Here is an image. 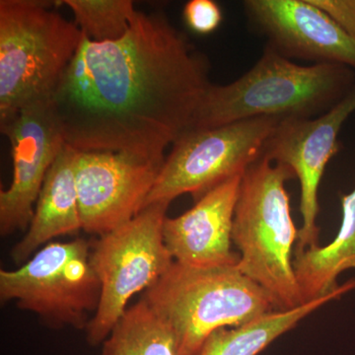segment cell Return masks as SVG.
Segmentation results:
<instances>
[{"label":"cell","instance_id":"cell-13","mask_svg":"<svg viewBox=\"0 0 355 355\" xmlns=\"http://www.w3.org/2000/svg\"><path fill=\"white\" fill-rule=\"evenodd\" d=\"M242 177L212 189L182 216L166 217L163 237L173 259L190 268L237 266L232 250L233 221Z\"/></svg>","mask_w":355,"mask_h":355},{"label":"cell","instance_id":"cell-2","mask_svg":"<svg viewBox=\"0 0 355 355\" xmlns=\"http://www.w3.org/2000/svg\"><path fill=\"white\" fill-rule=\"evenodd\" d=\"M354 83L350 67L297 64L268 44L259 62L234 83L210 84L187 130L261 116L282 120L317 118L342 101Z\"/></svg>","mask_w":355,"mask_h":355},{"label":"cell","instance_id":"cell-3","mask_svg":"<svg viewBox=\"0 0 355 355\" xmlns=\"http://www.w3.org/2000/svg\"><path fill=\"white\" fill-rule=\"evenodd\" d=\"M295 174L286 165L261 157L243 175L233 221L237 266L268 292L277 311L304 304L292 251L299 238L286 183Z\"/></svg>","mask_w":355,"mask_h":355},{"label":"cell","instance_id":"cell-19","mask_svg":"<svg viewBox=\"0 0 355 355\" xmlns=\"http://www.w3.org/2000/svg\"><path fill=\"white\" fill-rule=\"evenodd\" d=\"M184 18L193 32L207 35L220 25L222 11L212 0H191L184 6Z\"/></svg>","mask_w":355,"mask_h":355},{"label":"cell","instance_id":"cell-18","mask_svg":"<svg viewBox=\"0 0 355 355\" xmlns=\"http://www.w3.org/2000/svg\"><path fill=\"white\" fill-rule=\"evenodd\" d=\"M86 39L97 43L118 41L127 34L135 16L130 0H64Z\"/></svg>","mask_w":355,"mask_h":355},{"label":"cell","instance_id":"cell-7","mask_svg":"<svg viewBox=\"0 0 355 355\" xmlns=\"http://www.w3.org/2000/svg\"><path fill=\"white\" fill-rule=\"evenodd\" d=\"M83 238L49 243L14 270H0V299L15 301L53 328L85 330L101 299V284Z\"/></svg>","mask_w":355,"mask_h":355},{"label":"cell","instance_id":"cell-12","mask_svg":"<svg viewBox=\"0 0 355 355\" xmlns=\"http://www.w3.org/2000/svg\"><path fill=\"white\" fill-rule=\"evenodd\" d=\"M250 20L286 58L355 69V41L311 0H248Z\"/></svg>","mask_w":355,"mask_h":355},{"label":"cell","instance_id":"cell-10","mask_svg":"<svg viewBox=\"0 0 355 355\" xmlns=\"http://www.w3.org/2000/svg\"><path fill=\"white\" fill-rule=\"evenodd\" d=\"M0 130L10 142L13 159L12 182L0 191V234L6 237L29 228L46 173L67 142L51 99L0 121Z\"/></svg>","mask_w":355,"mask_h":355},{"label":"cell","instance_id":"cell-1","mask_svg":"<svg viewBox=\"0 0 355 355\" xmlns=\"http://www.w3.org/2000/svg\"><path fill=\"white\" fill-rule=\"evenodd\" d=\"M209 70L163 12L137 11L118 41L84 37L51 97L65 142L165 160L211 84Z\"/></svg>","mask_w":355,"mask_h":355},{"label":"cell","instance_id":"cell-14","mask_svg":"<svg viewBox=\"0 0 355 355\" xmlns=\"http://www.w3.org/2000/svg\"><path fill=\"white\" fill-rule=\"evenodd\" d=\"M77 157L78 149L65 144L46 173L29 228L11 251L16 263H26L51 240L83 230L76 187Z\"/></svg>","mask_w":355,"mask_h":355},{"label":"cell","instance_id":"cell-11","mask_svg":"<svg viewBox=\"0 0 355 355\" xmlns=\"http://www.w3.org/2000/svg\"><path fill=\"white\" fill-rule=\"evenodd\" d=\"M355 111V86L333 109L304 120H282L263 146L261 157L286 165L300 182L302 226L295 252L318 246V190L329 161L338 153L342 125Z\"/></svg>","mask_w":355,"mask_h":355},{"label":"cell","instance_id":"cell-17","mask_svg":"<svg viewBox=\"0 0 355 355\" xmlns=\"http://www.w3.org/2000/svg\"><path fill=\"white\" fill-rule=\"evenodd\" d=\"M102 345L101 355H183L172 327L144 298L125 311Z\"/></svg>","mask_w":355,"mask_h":355},{"label":"cell","instance_id":"cell-16","mask_svg":"<svg viewBox=\"0 0 355 355\" xmlns=\"http://www.w3.org/2000/svg\"><path fill=\"white\" fill-rule=\"evenodd\" d=\"M354 288L355 279H352L330 295L310 301L294 309L273 311L243 326L218 329L205 340L198 355L260 354L277 338L297 326L301 320Z\"/></svg>","mask_w":355,"mask_h":355},{"label":"cell","instance_id":"cell-9","mask_svg":"<svg viewBox=\"0 0 355 355\" xmlns=\"http://www.w3.org/2000/svg\"><path fill=\"white\" fill-rule=\"evenodd\" d=\"M164 161L78 150L76 187L83 230L102 236L132 220L146 207Z\"/></svg>","mask_w":355,"mask_h":355},{"label":"cell","instance_id":"cell-5","mask_svg":"<svg viewBox=\"0 0 355 355\" xmlns=\"http://www.w3.org/2000/svg\"><path fill=\"white\" fill-rule=\"evenodd\" d=\"M142 298L172 327L183 355H198L218 329L277 311L268 292L237 266L197 268L174 261Z\"/></svg>","mask_w":355,"mask_h":355},{"label":"cell","instance_id":"cell-20","mask_svg":"<svg viewBox=\"0 0 355 355\" xmlns=\"http://www.w3.org/2000/svg\"><path fill=\"white\" fill-rule=\"evenodd\" d=\"M355 41V0H311Z\"/></svg>","mask_w":355,"mask_h":355},{"label":"cell","instance_id":"cell-6","mask_svg":"<svg viewBox=\"0 0 355 355\" xmlns=\"http://www.w3.org/2000/svg\"><path fill=\"white\" fill-rule=\"evenodd\" d=\"M168 207L166 203L148 205L132 220L90 243L91 265L101 284L99 307L86 329L92 347L106 340L128 301L153 286L174 263L163 237Z\"/></svg>","mask_w":355,"mask_h":355},{"label":"cell","instance_id":"cell-4","mask_svg":"<svg viewBox=\"0 0 355 355\" xmlns=\"http://www.w3.org/2000/svg\"><path fill=\"white\" fill-rule=\"evenodd\" d=\"M53 2L0 1V121L50 100L83 41Z\"/></svg>","mask_w":355,"mask_h":355},{"label":"cell","instance_id":"cell-15","mask_svg":"<svg viewBox=\"0 0 355 355\" xmlns=\"http://www.w3.org/2000/svg\"><path fill=\"white\" fill-rule=\"evenodd\" d=\"M342 224L330 244L294 253V272L304 304L338 291L340 273L355 268V189L342 196Z\"/></svg>","mask_w":355,"mask_h":355},{"label":"cell","instance_id":"cell-8","mask_svg":"<svg viewBox=\"0 0 355 355\" xmlns=\"http://www.w3.org/2000/svg\"><path fill=\"white\" fill-rule=\"evenodd\" d=\"M282 119L261 116L182 133L166 157L146 202L169 205L191 193L195 202L219 184L243 176L261 157Z\"/></svg>","mask_w":355,"mask_h":355}]
</instances>
